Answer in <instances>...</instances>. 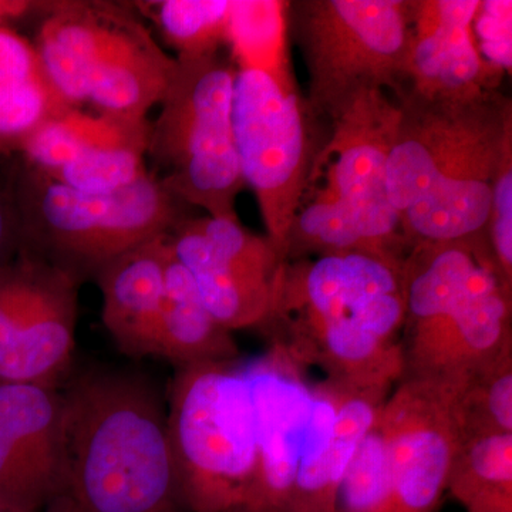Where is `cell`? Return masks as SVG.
<instances>
[{
	"instance_id": "cell-1",
	"label": "cell",
	"mask_w": 512,
	"mask_h": 512,
	"mask_svg": "<svg viewBox=\"0 0 512 512\" xmlns=\"http://www.w3.org/2000/svg\"><path fill=\"white\" fill-rule=\"evenodd\" d=\"M404 256L342 252L288 262L268 348L343 389L392 393L403 376Z\"/></svg>"
},
{
	"instance_id": "cell-2",
	"label": "cell",
	"mask_w": 512,
	"mask_h": 512,
	"mask_svg": "<svg viewBox=\"0 0 512 512\" xmlns=\"http://www.w3.org/2000/svg\"><path fill=\"white\" fill-rule=\"evenodd\" d=\"M60 393L62 480L42 512H188L150 380L94 367L70 373Z\"/></svg>"
},
{
	"instance_id": "cell-3",
	"label": "cell",
	"mask_w": 512,
	"mask_h": 512,
	"mask_svg": "<svg viewBox=\"0 0 512 512\" xmlns=\"http://www.w3.org/2000/svg\"><path fill=\"white\" fill-rule=\"evenodd\" d=\"M387 163V190L409 247L484 234L491 191L512 138L511 99L431 101L404 90Z\"/></svg>"
},
{
	"instance_id": "cell-4",
	"label": "cell",
	"mask_w": 512,
	"mask_h": 512,
	"mask_svg": "<svg viewBox=\"0 0 512 512\" xmlns=\"http://www.w3.org/2000/svg\"><path fill=\"white\" fill-rule=\"evenodd\" d=\"M403 376L457 390L512 349V286L487 235L419 242L403 262Z\"/></svg>"
},
{
	"instance_id": "cell-5",
	"label": "cell",
	"mask_w": 512,
	"mask_h": 512,
	"mask_svg": "<svg viewBox=\"0 0 512 512\" xmlns=\"http://www.w3.org/2000/svg\"><path fill=\"white\" fill-rule=\"evenodd\" d=\"M35 47L50 82L72 107L147 120L175 69L150 30L123 3H45Z\"/></svg>"
},
{
	"instance_id": "cell-6",
	"label": "cell",
	"mask_w": 512,
	"mask_h": 512,
	"mask_svg": "<svg viewBox=\"0 0 512 512\" xmlns=\"http://www.w3.org/2000/svg\"><path fill=\"white\" fill-rule=\"evenodd\" d=\"M167 426L188 512L254 507L261 430L241 359L177 369Z\"/></svg>"
},
{
	"instance_id": "cell-7",
	"label": "cell",
	"mask_w": 512,
	"mask_h": 512,
	"mask_svg": "<svg viewBox=\"0 0 512 512\" xmlns=\"http://www.w3.org/2000/svg\"><path fill=\"white\" fill-rule=\"evenodd\" d=\"M20 252L55 266L80 285L130 249L170 234L190 208L153 173L106 194L56 183L20 157Z\"/></svg>"
},
{
	"instance_id": "cell-8",
	"label": "cell",
	"mask_w": 512,
	"mask_h": 512,
	"mask_svg": "<svg viewBox=\"0 0 512 512\" xmlns=\"http://www.w3.org/2000/svg\"><path fill=\"white\" fill-rule=\"evenodd\" d=\"M235 76L220 53L177 57L148 131L154 177L177 200L212 218H238L235 204L245 187L232 127Z\"/></svg>"
},
{
	"instance_id": "cell-9",
	"label": "cell",
	"mask_w": 512,
	"mask_h": 512,
	"mask_svg": "<svg viewBox=\"0 0 512 512\" xmlns=\"http://www.w3.org/2000/svg\"><path fill=\"white\" fill-rule=\"evenodd\" d=\"M288 19L316 119L332 124L365 93L406 90L412 0H298Z\"/></svg>"
},
{
	"instance_id": "cell-10",
	"label": "cell",
	"mask_w": 512,
	"mask_h": 512,
	"mask_svg": "<svg viewBox=\"0 0 512 512\" xmlns=\"http://www.w3.org/2000/svg\"><path fill=\"white\" fill-rule=\"evenodd\" d=\"M244 366L261 430V476L251 510L333 512L340 480L329 457L332 390L323 380L308 382L271 348Z\"/></svg>"
},
{
	"instance_id": "cell-11",
	"label": "cell",
	"mask_w": 512,
	"mask_h": 512,
	"mask_svg": "<svg viewBox=\"0 0 512 512\" xmlns=\"http://www.w3.org/2000/svg\"><path fill=\"white\" fill-rule=\"evenodd\" d=\"M313 120L295 79L237 69L232 127L239 171L254 191L265 235L282 252L320 151L313 144Z\"/></svg>"
},
{
	"instance_id": "cell-12",
	"label": "cell",
	"mask_w": 512,
	"mask_h": 512,
	"mask_svg": "<svg viewBox=\"0 0 512 512\" xmlns=\"http://www.w3.org/2000/svg\"><path fill=\"white\" fill-rule=\"evenodd\" d=\"M397 119V101L386 92L360 96L330 124V136L313 164V170L326 168L325 184L305 195L328 201L370 248L404 255L410 247L387 190V163Z\"/></svg>"
},
{
	"instance_id": "cell-13",
	"label": "cell",
	"mask_w": 512,
	"mask_h": 512,
	"mask_svg": "<svg viewBox=\"0 0 512 512\" xmlns=\"http://www.w3.org/2000/svg\"><path fill=\"white\" fill-rule=\"evenodd\" d=\"M168 244L229 332L261 329L271 318L288 261L268 235L248 231L238 218L191 215L168 234Z\"/></svg>"
},
{
	"instance_id": "cell-14",
	"label": "cell",
	"mask_w": 512,
	"mask_h": 512,
	"mask_svg": "<svg viewBox=\"0 0 512 512\" xmlns=\"http://www.w3.org/2000/svg\"><path fill=\"white\" fill-rule=\"evenodd\" d=\"M453 389L400 380L384 402L379 426L393 484L392 512H439L461 446Z\"/></svg>"
},
{
	"instance_id": "cell-15",
	"label": "cell",
	"mask_w": 512,
	"mask_h": 512,
	"mask_svg": "<svg viewBox=\"0 0 512 512\" xmlns=\"http://www.w3.org/2000/svg\"><path fill=\"white\" fill-rule=\"evenodd\" d=\"M148 120L72 107L39 128L20 151L36 171L73 190L106 194L148 173Z\"/></svg>"
},
{
	"instance_id": "cell-16",
	"label": "cell",
	"mask_w": 512,
	"mask_h": 512,
	"mask_svg": "<svg viewBox=\"0 0 512 512\" xmlns=\"http://www.w3.org/2000/svg\"><path fill=\"white\" fill-rule=\"evenodd\" d=\"M63 471V399L55 387L0 384V507L42 512Z\"/></svg>"
},
{
	"instance_id": "cell-17",
	"label": "cell",
	"mask_w": 512,
	"mask_h": 512,
	"mask_svg": "<svg viewBox=\"0 0 512 512\" xmlns=\"http://www.w3.org/2000/svg\"><path fill=\"white\" fill-rule=\"evenodd\" d=\"M79 288L37 259L32 289L0 335V384L62 386L72 373Z\"/></svg>"
},
{
	"instance_id": "cell-18",
	"label": "cell",
	"mask_w": 512,
	"mask_h": 512,
	"mask_svg": "<svg viewBox=\"0 0 512 512\" xmlns=\"http://www.w3.org/2000/svg\"><path fill=\"white\" fill-rule=\"evenodd\" d=\"M480 0H412L406 89L431 101L478 99L503 74L478 53L473 22Z\"/></svg>"
},
{
	"instance_id": "cell-19",
	"label": "cell",
	"mask_w": 512,
	"mask_h": 512,
	"mask_svg": "<svg viewBox=\"0 0 512 512\" xmlns=\"http://www.w3.org/2000/svg\"><path fill=\"white\" fill-rule=\"evenodd\" d=\"M168 258V234L161 235L117 256L93 279L104 328L128 356H156Z\"/></svg>"
},
{
	"instance_id": "cell-20",
	"label": "cell",
	"mask_w": 512,
	"mask_h": 512,
	"mask_svg": "<svg viewBox=\"0 0 512 512\" xmlns=\"http://www.w3.org/2000/svg\"><path fill=\"white\" fill-rule=\"evenodd\" d=\"M69 109L35 43L8 26L0 28V154H20L39 128Z\"/></svg>"
},
{
	"instance_id": "cell-21",
	"label": "cell",
	"mask_w": 512,
	"mask_h": 512,
	"mask_svg": "<svg viewBox=\"0 0 512 512\" xmlns=\"http://www.w3.org/2000/svg\"><path fill=\"white\" fill-rule=\"evenodd\" d=\"M156 356L177 369L239 359L232 332L212 316L191 275L170 248Z\"/></svg>"
},
{
	"instance_id": "cell-22",
	"label": "cell",
	"mask_w": 512,
	"mask_h": 512,
	"mask_svg": "<svg viewBox=\"0 0 512 512\" xmlns=\"http://www.w3.org/2000/svg\"><path fill=\"white\" fill-rule=\"evenodd\" d=\"M447 491L467 512H512V434L464 441Z\"/></svg>"
},
{
	"instance_id": "cell-23",
	"label": "cell",
	"mask_w": 512,
	"mask_h": 512,
	"mask_svg": "<svg viewBox=\"0 0 512 512\" xmlns=\"http://www.w3.org/2000/svg\"><path fill=\"white\" fill-rule=\"evenodd\" d=\"M289 2L232 0L228 43L238 69L295 79L289 57Z\"/></svg>"
},
{
	"instance_id": "cell-24",
	"label": "cell",
	"mask_w": 512,
	"mask_h": 512,
	"mask_svg": "<svg viewBox=\"0 0 512 512\" xmlns=\"http://www.w3.org/2000/svg\"><path fill=\"white\" fill-rule=\"evenodd\" d=\"M177 57H200L220 53L228 43L232 0H158L136 2Z\"/></svg>"
},
{
	"instance_id": "cell-25",
	"label": "cell",
	"mask_w": 512,
	"mask_h": 512,
	"mask_svg": "<svg viewBox=\"0 0 512 512\" xmlns=\"http://www.w3.org/2000/svg\"><path fill=\"white\" fill-rule=\"evenodd\" d=\"M453 412L461 444L476 437L512 434V349L454 390Z\"/></svg>"
},
{
	"instance_id": "cell-26",
	"label": "cell",
	"mask_w": 512,
	"mask_h": 512,
	"mask_svg": "<svg viewBox=\"0 0 512 512\" xmlns=\"http://www.w3.org/2000/svg\"><path fill=\"white\" fill-rule=\"evenodd\" d=\"M379 420V417H377ZM393 484L379 421L350 460L336 491L333 512H392Z\"/></svg>"
},
{
	"instance_id": "cell-27",
	"label": "cell",
	"mask_w": 512,
	"mask_h": 512,
	"mask_svg": "<svg viewBox=\"0 0 512 512\" xmlns=\"http://www.w3.org/2000/svg\"><path fill=\"white\" fill-rule=\"evenodd\" d=\"M485 235L498 271L512 286V138L495 173Z\"/></svg>"
},
{
	"instance_id": "cell-28",
	"label": "cell",
	"mask_w": 512,
	"mask_h": 512,
	"mask_svg": "<svg viewBox=\"0 0 512 512\" xmlns=\"http://www.w3.org/2000/svg\"><path fill=\"white\" fill-rule=\"evenodd\" d=\"M511 2L480 0L473 30L483 39L478 49L485 63L500 74L511 70Z\"/></svg>"
},
{
	"instance_id": "cell-29",
	"label": "cell",
	"mask_w": 512,
	"mask_h": 512,
	"mask_svg": "<svg viewBox=\"0 0 512 512\" xmlns=\"http://www.w3.org/2000/svg\"><path fill=\"white\" fill-rule=\"evenodd\" d=\"M20 154H0V268L15 261L22 249L18 202Z\"/></svg>"
},
{
	"instance_id": "cell-30",
	"label": "cell",
	"mask_w": 512,
	"mask_h": 512,
	"mask_svg": "<svg viewBox=\"0 0 512 512\" xmlns=\"http://www.w3.org/2000/svg\"><path fill=\"white\" fill-rule=\"evenodd\" d=\"M39 5V2L25 0H0V28H6V22L9 20L23 18Z\"/></svg>"
},
{
	"instance_id": "cell-31",
	"label": "cell",
	"mask_w": 512,
	"mask_h": 512,
	"mask_svg": "<svg viewBox=\"0 0 512 512\" xmlns=\"http://www.w3.org/2000/svg\"><path fill=\"white\" fill-rule=\"evenodd\" d=\"M228 512H259L255 510H251V508H237V510H232Z\"/></svg>"
},
{
	"instance_id": "cell-32",
	"label": "cell",
	"mask_w": 512,
	"mask_h": 512,
	"mask_svg": "<svg viewBox=\"0 0 512 512\" xmlns=\"http://www.w3.org/2000/svg\"><path fill=\"white\" fill-rule=\"evenodd\" d=\"M0 512H10V511L5 510V508L0 507Z\"/></svg>"
}]
</instances>
